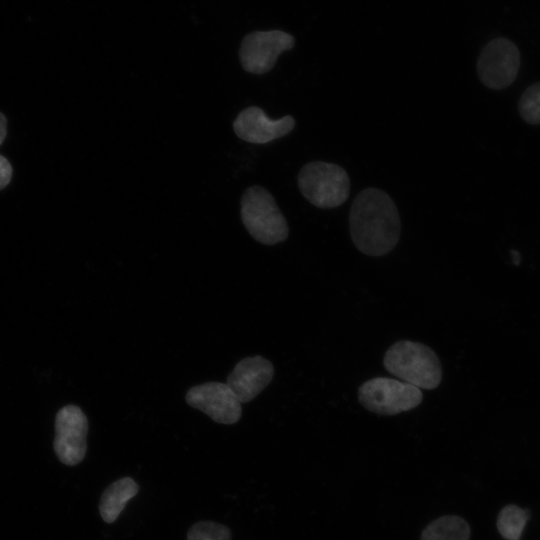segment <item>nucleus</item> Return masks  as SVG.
I'll use <instances>...</instances> for the list:
<instances>
[{"mask_svg": "<svg viewBox=\"0 0 540 540\" xmlns=\"http://www.w3.org/2000/svg\"><path fill=\"white\" fill-rule=\"evenodd\" d=\"M350 234L357 249L369 256H383L397 245L401 222L390 196L366 188L354 199L349 215Z\"/></svg>", "mask_w": 540, "mask_h": 540, "instance_id": "nucleus-1", "label": "nucleus"}, {"mask_svg": "<svg viewBox=\"0 0 540 540\" xmlns=\"http://www.w3.org/2000/svg\"><path fill=\"white\" fill-rule=\"evenodd\" d=\"M385 369L419 389L433 390L442 379V368L436 353L420 342L402 340L388 348Z\"/></svg>", "mask_w": 540, "mask_h": 540, "instance_id": "nucleus-2", "label": "nucleus"}, {"mask_svg": "<svg viewBox=\"0 0 540 540\" xmlns=\"http://www.w3.org/2000/svg\"><path fill=\"white\" fill-rule=\"evenodd\" d=\"M242 222L260 243L274 245L287 239V221L273 196L260 186L249 187L241 200Z\"/></svg>", "mask_w": 540, "mask_h": 540, "instance_id": "nucleus-3", "label": "nucleus"}, {"mask_svg": "<svg viewBox=\"0 0 540 540\" xmlns=\"http://www.w3.org/2000/svg\"><path fill=\"white\" fill-rule=\"evenodd\" d=\"M302 195L318 208H335L350 194V179L339 165L323 161L307 163L298 175Z\"/></svg>", "mask_w": 540, "mask_h": 540, "instance_id": "nucleus-4", "label": "nucleus"}, {"mask_svg": "<svg viewBox=\"0 0 540 540\" xmlns=\"http://www.w3.org/2000/svg\"><path fill=\"white\" fill-rule=\"evenodd\" d=\"M358 399L370 412L393 416L419 406L423 394L421 389L404 381L376 377L359 387Z\"/></svg>", "mask_w": 540, "mask_h": 540, "instance_id": "nucleus-5", "label": "nucleus"}, {"mask_svg": "<svg viewBox=\"0 0 540 540\" xmlns=\"http://www.w3.org/2000/svg\"><path fill=\"white\" fill-rule=\"evenodd\" d=\"M520 64L517 46L511 40L499 37L482 49L477 61L478 77L490 89H504L515 81Z\"/></svg>", "mask_w": 540, "mask_h": 540, "instance_id": "nucleus-6", "label": "nucleus"}, {"mask_svg": "<svg viewBox=\"0 0 540 540\" xmlns=\"http://www.w3.org/2000/svg\"><path fill=\"white\" fill-rule=\"evenodd\" d=\"M294 45V37L284 31H256L243 38L239 50L240 62L247 72L264 74L273 68L282 52L292 49Z\"/></svg>", "mask_w": 540, "mask_h": 540, "instance_id": "nucleus-7", "label": "nucleus"}, {"mask_svg": "<svg viewBox=\"0 0 540 540\" xmlns=\"http://www.w3.org/2000/svg\"><path fill=\"white\" fill-rule=\"evenodd\" d=\"M88 420L76 405L61 408L55 419L54 450L59 460L69 466L80 463L87 450Z\"/></svg>", "mask_w": 540, "mask_h": 540, "instance_id": "nucleus-8", "label": "nucleus"}, {"mask_svg": "<svg viewBox=\"0 0 540 540\" xmlns=\"http://www.w3.org/2000/svg\"><path fill=\"white\" fill-rule=\"evenodd\" d=\"M186 402L221 424H234L242 414L241 403L226 383L207 382L193 386Z\"/></svg>", "mask_w": 540, "mask_h": 540, "instance_id": "nucleus-9", "label": "nucleus"}, {"mask_svg": "<svg viewBox=\"0 0 540 540\" xmlns=\"http://www.w3.org/2000/svg\"><path fill=\"white\" fill-rule=\"evenodd\" d=\"M295 126V120L287 115L278 120L270 119L259 107L241 111L233 122L236 135L247 142L264 144L287 135Z\"/></svg>", "mask_w": 540, "mask_h": 540, "instance_id": "nucleus-10", "label": "nucleus"}, {"mask_svg": "<svg viewBox=\"0 0 540 540\" xmlns=\"http://www.w3.org/2000/svg\"><path fill=\"white\" fill-rule=\"evenodd\" d=\"M273 375L272 363L257 355L238 362L228 376L226 384L242 404L250 402L267 387Z\"/></svg>", "mask_w": 540, "mask_h": 540, "instance_id": "nucleus-11", "label": "nucleus"}, {"mask_svg": "<svg viewBox=\"0 0 540 540\" xmlns=\"http://www.w3.org/2000/svg\"><path fill=\"white\" fill-rule=\"evenodd\" d=\"M139 486L131 477H123L110 484L103 492L99 512L106 523H113L126 504L137 495Z\"/></svg>", "mask_w": 540, "mask_h": 540, "instance_id": "nucleus-12", "label": "nucleus"}, {"mask_svg": "<svg viewBox=\"0 0 540 540\" xmlns=\"http://www.w3.org/2000/svg\"><path fill=\"white\" fill-rule=\"evenodd\" d=\"M471 529L459 516H442L432 521L422 532L420 540H469Z\"/></svg>", "mask_w": 540, "mask_h": 540, "instance_id": "nucleus-13", "label": "nucleus"}, {"mask_svg": "<svg viewBox=\"0 0 540 540\" xmlns=\"http://www.w3.org/2000/svg\"><path fill=\"white\" fill-rule=\"evenodd\" d=\"M529 518L530 513L528 510L509 504L500 510L496 526L504 539L520 540Z\"/></svg>", "mask_w": 540, "mask_h": 540, "instance_id": "nucleus-14", "label": "nucleus"}, {"mask_svg": "<svg viewBox=\"0 0 540 540\" xmlns=\"http://www.w3.org/2000/svg\"><path fill=\"white\" fill-rule=\"evenodd\" d=\"M518 111L526 123L540 125V82L525 89L518 103Z\"/></svg>", "mask_w": 540, "mask_h": 540, "instance_id": "nucleus-15", "label": "nucleus"}, {"mask_svg": "<svg viewBox=\"0 0 540 540\" xmlns=\"http://www.w3.org/2000/svg\"><path fill=\"white\" fill-rule=\"evenodd\" d=\"M231 537L228 526L213 521H199L189 528L186 540H231Z\"/></svg>", "mask_w": 540, "mask_h": 540, "instance_id": "nucleus-16", "label": "nucleus"}, {"mask_svg": "<svg viewBox=\"0 0 540 540\" xmlns=\"http://www.w3.org/2000/svg\"><path fill=\"white\" fill-rule=\"evenodd\" d=\"M12 177V166L9 161L0 155V190L5 188Z\"/></svg>", "mask_w": 540, "mask_h": 540, "instance_id": "nucleus-17", "label": "nucleus"}, {"mask_svg": "<svg viewBox=\"0 0 540 540\" xmlns=\"http://www.w3.org/2000/svg\"><path fill=\"white\" fill-rule=\"evenodd\" d=\"M7 133V120L0 112V145L3 143Z\"/></svg>", "mask_w": 540, "mask_h": 540, "instance_id": "nucleus-18", "label": "nucleus"}]
</instances>
